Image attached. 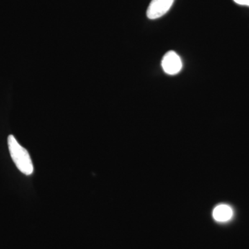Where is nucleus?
Instances as JSON below:
<instances>
[{"label": "nucleus", "mask_w": 249, "mask_h": 249, "mask_svg": "<svg viewBox=\"0 0 249 249\" xmlns=\"http://www.w3.org/2000/svg\"><path fill=\"white\" fill-rule=\"evenodd\" d=\"M8 146L11 158L18 170L28 176L32 175L34 173V165L30 155L27 150L18 142L14 136L9 135L8 137Z\"/></svg>", "instance_id": "obj_1"}, {"label": "nucleus", "mask_w": 249, "mask_h": 249, "mask_svg": "<svg viewBox=\"0 0 249 249\" xmlns=\"http://www.w3.org/2000/svg\"><path fill=\"white\" fill-rule=\"evenodd\" d=\"M163 71L168 75H176L182 69V62L178 53L170 51L165 54L161 62Z\"/></svg>", "instance_id": "obj_2"}, {"label": "nucleus", "mask_w": 249, "mask_h": 249, "mask_svg": "<svg viewBox=\"0 0 249 249\" xmlns=\"http://www.w3.org/2000/svg\"><path fill=\"white\" fill-rule=\"evenodd\" d=\"M175 0H152L147 10V17L150 19H158L164 16Z\"/></svg>", "instance_id": "obj_3"}, {"label": "nucleus", "mask_w": 249, "mask_h": 249, "mask_svg": "<svg viewBox=\"0 0 249 249\" xmlns=\"http://www.w3.org/2000/svg\"><path fill=\"white\" fill-rule=\"evenodd\" d=\"M233 215L232 208L227 204H220L216 206L213 212V217L218 222H227Z\"/></svg>", "instance_id": "obj_4"}, {"label": "nucleus", "mask_w": 249, "mask_h": 249, "mask_svg": "<svg viewBox=\"0 0 249 249\" xmlns=\"http://www.w3.org/2000/svg\"><path fill=\"white\" fill-rule=\"evenodd\" d=\"M237 4L249 6V0H233Z\"/></svg>", "instance_id": "obj_5"}]
</instances>
